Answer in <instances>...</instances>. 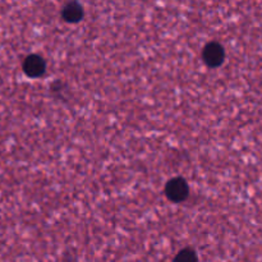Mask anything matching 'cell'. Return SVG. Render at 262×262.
Here are the masks:
<instances>
[{
	"label": "cell",
	"mask_w": 262,
	"mask_h": 262,
	"mask_svg": "<svg viewBox=\"0 0 262 262\" xmlns=\"http://www.w3.org/2000/svg\"><path fill=\"white\" fill-rule=\"evenodd\" d=\"M46 69V63L40 55H36V54H32V55L27 56L25 59V63H23V71L27 76L33 77H40L45 73Z\"/></svg>",
	"instance_id": "3"
},
{
	"label": "cell",
	"mask_w": 262,
	"mask_h": 262,
	"mask_svg": "<svg viewBox=\"0 0 262 262\" xmlns=\"http://www.w3.org/2000/svg\"><path fill=\"white\" fill-rule=\"evenodd\" d=\"M61 15H63L64 20H67V22L76 23L83 17V9H82L78 3H69L64 7Z\"/></svg>",
	"instance_id": "4"
},
{
	"label": "cell",
	"mask_w": 262,
	"mask_h": 262,
	"mask_svg": "<svg viewBox=\"0 0 262 262\" xmlns=\"http://www.w3.org/2000/svg\"><path fill=\"white\" fill-rule=\"evenodd\" d=\"M202 56H204L205 63L209 67H219L220 64L224 61L225 51L220 43L210 42L209 45H206V48L204 49Z\"/></svg>",
	"instance_id": "2"
},
{
	"label": "cell",
	"mask_w": 262,
	"mask_h": 262,
	"mask_svg": "<svg viewBox=\"0 0 262 262\" xmlns=\"http://www.w3.org/2000/svg\"><path fill=\"white\" fill-rule=\"evenodd\" d=\"M166 197L173 202H182L188 197L189 188L183 178H174L169 181L165 188Z\"/></svg>",
	"instance_id": "1"
},
{
	"label": "cell",
	"mask_w": 262,
	"mask_h": 262,
	"mask_svg": "<svg viewBox=\"0 0 262 262\" xmlns=\"http://www.w3.org/2000/svg\"><path fill=\"white\" fill-rule=\"evenodd\" d=\"M174 262H197V255L191 248H186L177 255Z\"/></svg>",
	"instance_id": "5"
}]
</instances>
